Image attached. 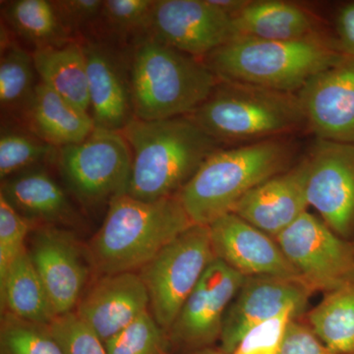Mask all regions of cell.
Masks as SVG:
<instances>
[{"label":"cell","mask_w":354,"mask_h":354,"mask_svg":"<svg viewBox=\"0 0 354 354\" xmlns=\"http://www.w3.org/2000/svg\"><path fill=\"white\" fill-rule=\"evenodd\" d=\"M80 41L87 62L90 114L95 127L122 132L134 118L130 48L93 38Z\"/></svg>","instance_id":"obj_13"},{"label":"cell","mask_w":354,"mask_h":354,"mask_svg":"<svg viewBox=\"0 0 354 354\" xmlns=\"http://www.w3.org/2000/svg\"><path fill=\"white\" fill-rule=\"evenodd\" d=\"M153 6V0H106L94 32L88 38L120 48L131 41L133 46L146 37Z\"/></svg>","instance_id":"obj_27"},{"label":"cell","mask_w":354,"mask_h":354,"mask_svg":"<svg viewBox=\"0 0 354 354\" xmlns=\"http://www.w3.org/2000/svg\"><path fill=\"white\" fill-rule=\"evenodd\" d=\"M0 297L2 311L22 320L50 326L57 317L26 247L0 283Z\"/></svg>","instance_id":"obj_24"},{"label":"cell","mask_w":354,"mask_h":354,"mask_svg":"<svg viewBox=\"0 0 354 354\" xmlns=\"http://www.w3.org/2000/svg\"><path fill=\"white\" fill-rule=\"evenodd\" d=\"M3 15L11 31L34 46V51L74 39L65 31L53 1L16 0L7 4Z\"/></svg>","instance_id":"obj_26"},{"label":"cell","mask_w":354,"mask_h":354,"mask_svg":"<svg viewBox=\"0 0 354 354\" xmlns=\"http://www.w3.org/2000/svg\"><path fill=\"white\" fill-rule=\"evenodd\" d=\"M58 18L72 39H87L94 32L104 1L101 0H57L53 1Z\"/></svg>","instance_id":"obj_35"},{"label":"cell","mask_w":354,"mask_h":354,"mask_svg":"<svg viewBox=\"0 0 354 354\" xmlns=\"http://www.w3.org/2000/svg\"><path fill=\"white\" fill-rule=\"evenodd\" d=\"M48 327L64 354H108L104 342L75 311L57 316Z\"/></svg>","instance_id":"obj_32"},{"label":"cell","mask_w":354,"mask_h":354,"mask_svg":"<svg viewBox=\"0 0 354 354\" xmlns=\"http://www.w3.org/2000/svg\"><path fill=\"white\" fill-rule=\"evenodd\" d=\"M0 104L2 111L24 113L38 84L32 53L12 41L1 48Z\"/></svg>","instance_id":"obj_28"},{"label":"cell","mask_w":354,"mask_h":354,"mask_svg":"<svg viewBox=\"0 0 354 354\" xmlns=\"http://www.w3.org/2000/svg\"><path fill=\"white\" fill-rule=\"evenodd\" d=\"M22 116L29 131L57 148L81 143L95 128L90 113L41 82Z\"/></svg>","instance_id":"obj_21"},{"label":"cell","mask_w":354,"mask_h":354,"mask_svg":"<svg viewBox=\"0 0 354 354\" xmlns=\"http://www.w3.org/2000/svg\"><path fill=\"white\" fill-rule=\"evenodd\" d=\"M295 150L286 138L218 149L178 193L184 209L194 225L209 227L256 186L290 169Z\"/></svg>","instance_id":"obj_4"},{"label":"cell","mask_w":354,"mask_h":354,"mask_svg":"<svg viewBox=\"0 0 354 354\" xmlns=\"http://www.w3.org/2000/svg\"><path fill=\"white\" fill-rule=\"evenodd\" d=\"M2 354H64L50 327L6 313L0 334Z\"/></svg>","instance_id":"obj_30"},{"label":"cell","mask_w":354,"mask_h":354,"mask_svg":"<svg viewBox=\"0 0 354 354\" xmlns=\"http://www.w3.org/2000/svg\"><path fill=\"white\" fill-rule=\"evenodd\" d=\"M320 35L293 41L236 37L203 59L220 80L293 94L346 57Z\"/></svg>","instance_id":"obj_2"},{"label":"cell","mask_w":354,"mask_h":354,"mask_svg":"<svg viewBox=\"0 0 354 354\" xmlns=\"http://www.w3.org/2000/svg\"><path fill=\"white\" fill-rule=\"evenodd\" d=\"M353 243H354V242H353Z\"/></svg>","instance_id":"obj_40"},{"label":"cell","mask_w":354,"mask_h":354,"mask_svg":"<svg viewBox=\"0 0 354 354\" xmlns=\"http://www.w3.org/2000/svg\"><path fill=\"white\" fill-rule=\"evenodd\" d=\"M245 279L216 258L167 330L172 344L200 351L221 339L225 313Z\"/></svg>","instance_id":"obj_12"},{"label":"cell","mask_w":354,"mask_h":354,"mask_svg":"<svg viewBox=\"0 0 354 354\" xmlns=\"http://www.w3.org/2000/svg\"><path fill=\"white\" fill-rule=\"evenodd\" d=\"M216 258L245 277L269 276L301 281L271 235L253 227L234 213L209 225Z\"/></svg>","instance_id":"obj_16"},{"label":"cell","mask_w":354,"mask_h":354,"mask_svg":"<svg viewBox=\"0 0 354 354\" xmlns=\"http://www.w3.org/2000/svg\"><path fill=\"white\" fill-rule=\"evenodd\" d=\"M146 36L202 60L239 37L232 16L211 0H155Z\"/></svg>","instance_id":"obj_10"},{"label":"cell","mask_w":354,"mask_h":354,"mask_svg":"<svg viewBox=\"0 0 354 354\" xmlns=\"http://www.w3.org/2000/svg\"><path fill=\"white\" fill-rule=\"evenodd\" d=\"M307 325L335 354H354V281L325 293Z\"/></svg>","instance_id":"obj_25"},{"label":"cell","mask_w":354,"mask_h":354,"mask_svg":"<svg viewBox=\"0 0 354 354\" xmlns=\"http://www.w3.org/2000/svg\"><path fill=\"white\" fill-rule=\"evenodd\" d=\"M31 221L20 215L0 195V283L4 281L14 260L25 248Z\"/></svg>","instance_id":"obj_33"},{"label":"cell","mask_w":354,"mask_h":354,"mask_svg":"<svg viewBox=\"0 0 354 354\" xmlns=\"http://www.w3.org/2000/svg\"><path fill=\"white\" fill-rule=\"evenodd\" d=\"M308 158L309 206L333 232L354 242V145L319 140Z\"/></svg>","instance_id":"obj_11"},{"label":"cell","mask_w":354,"mask_h":354,"mask_svg":"<svg viewBox=\"0 0 354 354\" xmlns=\"http://www.w3.org/2000/svg\"><path fill=\"white\" fill-rule=\"evenodd\" d=\"M164 332L148 311L104 344L108 354H160Z\"/></svg>","instance_id":"obj_31"},{"label":"cell","mask_w":354,"mask_h":354,"mask_svg":"<svg viewBox=\"0 0 354 354\" xmlns=\"http://www.w3.org/2000/svg\"><path fill=\"white\" fill-rule=\"evenodd\" d=\"M193 225L178 194L143 201L125 193L109 203L88 258L102 276L138 272Z\"/></svg>","instance_id":"obj_3"},{"label":"cell","mask_w":354,"mask_h":354,"mask_svg":"<svg viewBox=\"0 0 354 354\" xmlns=\"http://www.w3.org/2000/svg\"><path fill=\"white\" fill-rule=\"evenodd\" d=\"M150 308V298L137 272L104 274L81 297L75 313L106 344Z\"/></svg>","instance_id":"obj_18"},{"label":"cell","mask_w":354,"mask_h":354,"mask_svg":"<svg viewBox=\"0 0 354 354\" xmlns=\"http://www.w3.org/2000/svg\"><path fill=\"white\" fill-rule=\"evenodd\" d=\"M279 354H335L320 341L307 324L292 319Z\"/></svg>","instance_id":"obj_36"},{"label":"cell","mask_w":354,"mask_h":354,"mask_svg":"<svg viewBox=\"0 0 354 354\" xmlns=\"http://www.w3.org/2000/svg\"><path fill=\"white\" fill-rule=\"evenodd\" d=\"M58 148L50 145L29 130L2 128L0 136V178L6 180L34 167L57 162Z\"/></svg>","instance_id":"obj_29"},{"label":"cell","mask_w":354,"mask_h":354,"mask_svg":"<svg viewBox=\"0 0 354 354\" xmlns=\"http://www.w3.org/2000/svg\"><path fill=\"white\" fill-rule=\"evenodd\" d=\"M187 116L221 145L283 138L307 127L297 95L220 79Z\"/></svg>","instance_id":"obj_6"},{"label":"cell","mask_w":354,"mask_h":354,"mask_svg":"<svg viewBox=\"0 0 354 354\" xmlns=\"http://www.w3.org/2000/svg\"><path fill=\"white\" fill-rule=\"evenodd\" d=\"M32 53L41 83L70 104L90 113L87 62L80 39Z\"/></svg>","instance_id":"obj_23"},{"label":"cell","mask_w":354,"mask_h":354,"mask_svg":"<svg viewBox=\"0 0 354 354\" xmlns=\"http://www.w3.org/2000/svg\"><path fill=\"white\" fill-rule=\"evenodd\" d=\"M160 354H167V353H165V351L164 349V351H162V353H160Z\"/></svg>","instance_id":"obj_39"},{"label":"cell","mask_w":354,"mask_h":354,"mask_svg":"<svg viewBox=\"0 0 354 354\" xmlns=\"http://www.w3.org/2000/svg\"><path fill=\"white\" fill-rule=\"evenodd\" d=\"M0 195L29 221H38L46 225H55L76 220L75 209L66 192L44 165L1 181Z\"/></svg>","instance_id":"obj_20"},{"label":"cell","mask_w":354,"mask_h":354,"mask_svg":"<svg viewBox=\"0 0 354 354\" xmlns=\"http://www.w3.org/2000/svg\"><path fill=\"white\" fill-rule=\"evenodd\" d=\"M121 133L132 155L127 194L143 201L178 194L221 148L187 115L152 121L134 118Z\"/></svg>","instance_id":"obj_1"},{"label":"cell","mask_w":354,"mask_h":354,"mask_svg":"<svg viewBox=\"0 0 354 354\" xmlns=\"http://www.w3.org/2000/svg\"><path fill=\"white\" fill-rule=\"evenodd\" d=\"M57 164L65 185L83 204H109L127 192L132 155L121 132L95 127L81 143L58 148Z\"/></svg>","instance_id":"obj_8"},{"label":"cell","mask_w":354,"mask_h":354,"mask_svg":"<svg viewBox=\"0 0 354 354\" xmlns=\"http://www.w3.org/2000/svg\"><path fill=\"white\" fill-rule=\"evenodd\" d=\"M216 259L209 227L193 225L140 270L151 314L165 332Z\"/></svg>","instance_id":"obj_7"},{"label":"cell","mask_w":354,"mask_h":354,"mask_svg":"<svg viewBox=\"0 0 354 354\" xmlns=\"http://www.w3.org/2000/svg\"><path fill=\"white\" fill-rule=\"evenodd\" d=\"M297 312L288 309L279 315L255 326L242 337L234 354H279L283 339Z\"/></svg>","instance_id":"obj_34"},{"label":"cell","mask_w":354,"mask_h":354,"mask_svg":"<svg viewBox=\"0 0 354 354\" xmlns=\"http://www.w3.org/2000/svg\"><path fill=\"white\" fill-rule=\"evenodd\" d=\"M297 95L319 140L354 145V57L312 77Z\"/></svg>","instance_id":"obj_15"},{"label":"cell","mask_w":354,"mask_h":354,"mask_svg":"<svg viewBox=\"0 0 354 354\" xmlns=\"http://www.w3.org/2000/svg\"><path fill=\"white\" fill-rule=\"evenodd\" d=\"M335 32L339 48L346 55L354 57V1L344 4L337 11Z\"/></svg>","instance_id":"obj_37"},{"label":"cell","mask_w":354,"mask_h":354,"mask_svg":"<svg viewBox=\"0 0 354 354\" xmlns=\"http://www.w3.org/2000/svg\"><path fill=\"white\" fill-rule=\"evenodd\" d=\"M302 283L327 293L354 281V243L305 212L274 237Z\"/></svg>","instance_id":"obj_9"},{"label":"cell","mask_w":354,"mask_h":354,"mask_svg":"<svg viewBox=\"0 0 354 354\" xmlns=\"http://www.w3.org/2000/svg\"><path fill=\"white\" fill-rule=\"evenodd\" d=\"M308 171L307 157L256 186L237 203L232 213L274 239L307 212Z\"/></svg>","instance_id":"obj_19"},{"label":"cell","mask_w":354,"mask_h":354,"mask_svg":"<svg viewBox=\"0 0 354 354\" xmlns=\"http://www.w3.org/2000/svg\"><path fill=\"white\" fill-rule=\"evenodd\" d=\"M313 291L304 283L277 277H246L223 320L221 351L232 353L255 326L293 309L304 315Z\"/></svg>","instance_id":"obj_14"},{"label":"cell","mask_w":354,"mask_h":354,"mask_svg":"<svg viewBox=\"0 0 354 354\" xmlns=\"http://www.w3.org/2000/svg\"><path fill=\"white\" fill-rule=\"evenodd\" d=\"M218 78L199 58L143 37L130 48L134 118L152 121L189 115L206 101Z\"/></svg>","instance_id":"obj_5"},{"label":"cell","mask_w":354,"mask_h":354,"mask_svg":"<svg viewBox=\"0 0 354 354\" xmlns=\"http://www.w3.org/2000/svg\"><path fill=\"white\" fill-rule=\"evenodd\" d=\"M232 20L239 37L293 41L318 35L311 13L297 4L279 0L249 1Z\"/></svg>","instance_id":"obj_22"},{"label":"cell","mask_w":354,"mask_h":354,"mask_svg":"<svg viewBox=\"0 0 354 354\" xmlns=\"http://www.w3.org/2000/svg\"><path fill=\"white\" fill-rule=\"evenodd\" d=\"M30 255L57 316L73 312L81 299L88 270L73 234L55 225L34 232Z\"/></svg>","instance_id":"obj_17"},{"label":"cell","mask_w":354,"mask_h":354,"mask_svg":"<svg viewBox=\"0 0 354 354\" xmlns=\"http://www.w3.org/2000/svg\"><path fill=\"white\" fill-rule=\"evenodd\" d=\"M193 354H234V353H225V351H215V349H211V348H204V349H200V351H198L197 353H193Z\"/></svg>","instance_id":"obj_38"}]
</instances>
